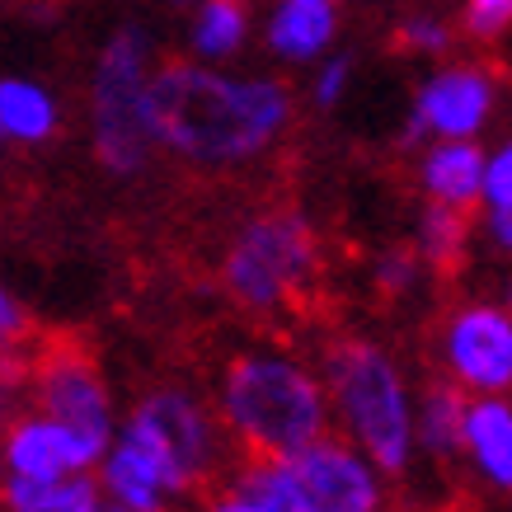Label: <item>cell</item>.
Listing matches in <instances>:
<instances>
[{
	"instance_id": "obj_24",
	"label": "cell",
	"mask_w": 512,
	"mask_h": 512,
	"mask_svg": "<svg viewBox=\"0 0 512 512\" xmlns=\"http://www.w3.org/2000/svg\"><path fill=\"white\" fill-rule=\"evenodd\" d=\"M512 29V0H466V33L480 43H494Z\"/></svg>"
},
{
	"instance_id": "obj_28",
	"label": "cell",
	"mask_w": 512,
	"mask_h": 512,
	"mask_svg": "<svg viewBox=\"0 0 512 512\" xmlns=\"http://www.w3.org/2000/svg\"><path fill=\"white\" fill-rule=\"evenodd\" d=\"M0 339H29V315L5 287H0Z\"/></svg>"
},
{
	"instance_id": "obj_31",
	"label": "cell",
	"mask_w": 512,
	"mask_h": 512,
	"mask_svg": "<svg viewBox=\"0 0 512 512\" xmlns=\"http://www.w3.org/2000/svg\"><path fill=\"white\" fill-rule=\"evenodd\" d=\"M10 428V390H0V433Z\"/></svg>"
},
{
	"instance_id": "obj_10",
	"label": "cell",
	"mask_w": 512,
	"mask_h": 512,
	"mask_svg": "<svg viewBox=\"0 0 512 512\" xmlns=\"http://www.w3.org/2000/svg\"><path fill=\"white\" fill-rule=\"evenodd\" d=\"M494 113V76L480 66H442L423 80L414 113L404 123V141H475Z\"/></svg>"
},
{
	"instance_id": "obj_26",
	"label": "cell",
	"mask_w": 512,
	"mask_h": 512,
	"mask_svg": "<svg viewBox=\"0 0 512 512\" xmlns=\"http://www.w3.org/2000/svg\"><path fill=\"white\" fill-rule=\"evenodd\" d=\"M395 38H400L404 47H414V52H447L451 29L442 24V19H433V15H409Z\"/></svg>"
},
{
	"instance_id": "obj_19",
	"label": "cell",
	"mask_w": 512,
	"mask_h": 512,
	"mask_svg": "<svg viewBox=\"0 0 512 512\" xmlns=\"http://www.w3.org/2000/svg\"><path fill=\"white\" fill-rule=\"evenodd\" d=\"M466 245H470V217L461 207H442V202H428V212L419 221V264H433V268H456L466 259Z\"/></svg>"
},
{
	"instance_id": "obj_9",
	"label": "cell",
	"mask_w": 512,
	"mask_h": 512,
	"mask_svg": "<svg viewBox=\"0 0 512 512\" xmlns=\"http://www.w3.org/2000/svg\"><path fill=\"white\" fill-rule=\"evenodd\" d=\"M306 512H386V475L339 433L315 437L311 447L287 456Z\"/></svg>"
},
{
	"instance_id": "obj_4",
	"label": "cell",
	"mask_w": 512,
	"mask_h": 512,
	"mask_svg": "<svg viewBox=\"0 0 512 512\" xmlns=\"http://www.w3.org/2000/svg\"><path fill=\"white\" fill-rule=\"evenodd\" d=\"M315 268H320V240L311 221L292 207H278V212H259L235 235L221 264V282L245 311L273 315L311 287Z\"/></svg>"
},
{
	"instance_id": "obj_17",
	"label": "cell",
	"mask_w": 512,
	"mask_h": 512,
	"mask_svg": "<svg viewBox=\"0 0 512 512\" xmlns=\"http://www.w3.org/2000/svg\"><path fill=\"white\" fill-rule=\"evenodd\" d=\"M0 127L5 137L47 141L57 132V104L33 80H0Z\"/></svg>"
},
{
	"instance_id": "obj_15",
	"label": "cell",
	"mask_w": 512,
	"mask_h": 512,
	"mask_svg": "<svg viewBox=\"0 0 512 512\" xmlns=\"http://www.w3.org/2000/svg\"><path fill=\"white\" fill-rule=\"evenodd\" d=\"M423 193L442 207H475L484 184V151L475 141H433L423 156Z\"/></svg>"
},
{
	"instance_id": "obj_34",
	"label": "cell",
	"mask_w": 512,
	"mask_h": 512,
	"mask_svg": "<svg viewBox=\"0 0 512 512\" xmlns=\"http://www.w3.org/2000/svg\"><path fill=\"white\" fill-rule=\"evenodd\" d=\"M0 141H5V127H0Z\"/></svg>"
},
{
	"instance_id": "obj_16",
	"label": "cell",
	"mask_w": 512,
	"mask_h": 512,
	"mask_svg": "<svg viewBox=\"0 0 512 512\" xmlns=\"http://www.w3.org/2000/svg\"><path fill=\"white\" fill-rule=\"evenodd\" d=\"M466 390H456L451 381H433L423 390V400L414 404V451L428 456H456L461 451V423H466Z\"/></svg>"
},
{
	"instance_id": "obj_36",
	"label": "cell",
	"mask_w": 512,
	"mask_h": 512,
	"mask_svg": "<svg viewBox=\"0 0 512 512\" xmlns=\"http://www.w3.org/2000/svg\"><path fill=\"white\" fill-rule=\"evenodd\" d=\"M0 480H5V470H0Z\"/></svg>"
},
{
	"instance_id": "obj_27",
	"label": "cell",
	"mask_w": 512,
	"mask_h": 512,
	"mask_svg": "<svg viewBox=\"0 0 512 512\" xmlns=\"http://www.w3.org/2000/svg\"><path fill=\"white\" fill-rule=\"evenodd\" d=\"M348 80H353V57H334V62L320 66V76H315V109L334 113L343 104V94H348Z\"/></svg>"
},
{
	"instance_id": "obj_22",
	"label": "cell",
	"mask_w": 512,
	"mask_h": 512,
	"mask_svg": "<svg viewBox=\"0 0 512 512\" xmlns=\"http://www.w3.org/2000/svg\"><path fill=\"white\" fill-rule=\"evenodd\" d=\"M52 489H57V480L5 475V480H0V508L5 512H52Z\"/></svg>"
},
{
	"instance_id": "obj_13",
	"label": "cell",
	"mask_w": 512,
	"mask_h": 512,
	"mask_svg": "<svg viewBox=\"0 0 512 512\" xmlns=\"http://www.w3.org/2000/svg\"><path fill=\"white\" fill-rule=\"evenodd\" d=\"M94 480L104 489V503L109 508H123V512H170L174 503V489L165 484L146 456H141L127 437L113 433L109 451L99 456V466H94Z\"/></svg>"
},
{
	"instance_id": "obj_35",
	"label": "cell",
	"mask_w": 512,
	"mask_h": 512,
	"mask_svg": "<svg viewBox=\"0 0 512 512\" xmlns=\"http://www.w3.org/2000/svg\"><path fill=\"white\" fill-rule=\"evenodd\" d=\"M231 5H245V0H231Z\"/></svg>"
},
{
	"instance_id": "obj_1",
	"label": "cell",
	"mask_w": 512,
	"mask_h": 512,
	"mask_svg": "<svg viewBox=\"0 0 512 512\" xmlns=\"http://www.w3.org/2000/svg\"><path fill=\"white\" fill-rule=\"evenodd\" d=\"M141 118L151 146L193 165H240L287 132L292 94L278 80H235L202 62H165L146 76Z\"/></svg>"
},
{
	"instance_id": "obj_32",
	"label": "cell",
	"mask_w": 512,
	"mask_h": 512,
	"mask_svg": "<svg viewBox=\"0 0 512 512\" xmlns=\"http://www.w3.org/2000/svg\"><path fill=\"white\" fill-rule=\"evenodd\" d=\"M508 311H512V292H508Z\"/></svg>"
},
{
	"instance_id": "obj_11",
	"label": "cell",
	"mask_w": 512,
	"mask_h": 512,
	"mask_svg": "<svg viewBox=\"0 0 512 512\" xmlns=\"http://www.w3.org/2000/svg\"><path fill=\"white\" fill-rule=\"evenodd\" d=\"M104 451H109L104 442L33 409V414L10 419V428L0 433V470L24 475V480H66V475L94 470Z\"/></svg>"
},
{
	"instance_id": "obj_14",
	"label": "cell",
	"mask_w": 512,
	"mask_h": 512,
	"mask_svg": "<svg viewBox=\"0 0 512 512\" xmlns=\"http://www.w3.org/2000/svg\"><path fill=\"white\" fill-rule=\"evenodd\" d=\"M339 38V0H278L268 15V52L282 62H315Z\"/></svg>"
},
{
	"instance_id": "obj_18",
	"label": "cell",
	"mask_w": 512,
	"mask_h": 512,
	"mask_svg": "<svg viewBox=\"0 0 512 512\" xmlns=\"http://www.w3.org/2000/svg\"><path fill=\"white\" fill-rule=\"evenodd\" d=\"M249 19L245 5H231V0H202L198 19H193V52L202 57V66L226 62L245 47Z\"/></svg>"
},
{
	"instance_id": "obj_29",
	"label": "cell",
	"mask_w": 512,
	"mask_h": 512,
	"mask_svg": "<svg viewBox=\"0 0 512 512\" xmlns=\"http://www.w3.org/2000/svg\"><path fill=\"white\" fill-rule=\"evenodd\" d=\"M202 512H259V508L235 484H221V489H212V494L202 498Z\"/></svg>"
},
{
	"instance_id": "obj_7",
	"label": "cell",
	"mask_w": 512,
	"mask_h": 512,
	"mask_svg": "<svg viewBox=\"0 0 512 512\" xmlns=\"http://www.w3.org/2000/svg\"><path fill=\"white\" fill-rule=\"evenodd\" d=\"M29 390L38 414L66 423V428H76V433L94 437L104 447L118 433L109 386H104V376L94 367V357L85 348H76V343H43V348H33Z\"/></svg>"
},
{
	"instance_id": "obj_5",
	"label": "cell",
	"mask_w": 512,
	"mask_h": 512,
	"mask_svg": "<svg viewBox=\"0 0 512 512\" xmlns=\"http://www.w3.org/2000/svg\"><path fill=\"white\" fill-rule=\"evenodd\" d=\"M118 437H127L165 475L174 498H188L226 466V433H221L217 414L193 390L179 386H160L141 395Z\"/></svg>"
},
{
	"instance_id": "obj_2",
	"label": "cell",
	"mask_w": 512,
	"mask_h": 512,
	"mask_svg": "<svg viewBox=\"0 0 512 512\" xmlns=\"http://www.w3.org/2000/svg\"><path fill=\"white\" fill-rule=\"evenodd\" d=\"M217 423L226 442L268 461H287L334 428L320 372L282 348H249L231 357L217 390Z\"/></svg>"
},
{
	"instance_id": "obj_25",
	"label": "cell",
	"mask_w": 512,
	"mask_h": 512,
	"mask_svg": "<svg viewBox=\"0 0 512 512\" xmlns=\"http://www.w3.org/2000/svg\"><path fill=\"white\" fill-rule=\"evenodd\" d=\"M480 202H484V207H508V202H512V141H503L494 156L484 160Z\"/></svg>"
},
{
	"instance_id": "obj_12",
	"label": "cell",
	"mask_w": 512,
	"mask_h": 512,
	"mask_svg": "<svg viewBox=\"0 0 512 512\" xmlns=\"http://www.w3.org/2000/svg\"><path fill=\"white\" fill-rule=\"evenodd\" d=\"M461 451L484 484L512 494V400L508 395H470L461 423Z\"/></svg>"
},
{
	"instance_id": "obj_8",
	"label": "cell",
	"mask_w": 512,
	"mask_h": 512,
	"mask_svg": "<svg viewBox=\"0 0 512 512\" xmlns=\"http://www.w3.org/2000/svg\"><path fill=\"white\" fill-rule=\"evenodd\" d=\"M437 357L456 390L512 395V311L489 301L451 311L437 339Z\"/></svg>"
},
{
	"instance_id": "obj_23",
	"label": "cell",
	"mask_w": 512,
	"mask_h": 512,
	"mask_svg": "<svg viewBox=\"0 0 512 512\" xmlns=\"http://www.w3.org/2000/svg\"><path fill=\"white\" fill-rule=\"evenodd\" d=\"M104 508H109V503H104V489L94 480V470L66 475V480H57V489H52V512H104Z\"/></svg>"
},
{
	"instance_id": "obj_3",
	"label": "cell",
	"mask_w": 512,
	"mask_h": 512,
	"mask_svg": "<svg viewBox=\"0 0 512 512\" xmlns=\"http://www.w3.org/2000/svg\"><path fill=\"white\" fill-rule=\"evenodd\" d=\"M320 386L343 442H353L386 480L404 475L414 461V400L400 362L372 339H339L325 348Z\"/></svg>"
},
{
	"instance_id": "obj_21",
	"label": "cell",
	"mask_w": 512,
	"mask_h": 512,
	"mask_svg": "<svg viewBox=\"0 0 512 512\" xmlns=\"http://www.w3.org/2000/svg\"><path fill=\"white\" fill-rule=\"evenodd\" d=\"M419 254L414 249H404V245H395V249H386L381 259L372 264V273H376V287L386 296H404V292H414V282H419Z\"/></svg>"
},
{
	"instance_id": "obj_33",
	"label": "cell",
	"mask_w": 512,
	"mask_h": 512,
	"mask_svg": "<svg viewBox=\"0 0 512 512\" xmlns=\"http://www.w3.org/2000/svg\"><path fill=\"white\" fill-rule=\"evenodd\" d=\"M104 512H123V508H104Z\"/></svg>"
},
{
	"instance_id": "obj_30",
	"label": "cell",
	"mask_w": 512,
	"mask_h": 512,
	"mask_svg": "<svg viewBox=\"0 0 512 512\" xmlns=\"http://www.w3.org/2000/svg\"><path fill=\"white\" fill-rule=\"evenodd\" d=\"M484 231H489V240H494L503 254H512V202H508V207H489Z\"/></svg>"
},
{
	"instance_id": "obj_6",
	"label": "cell",
	"mask_w": 512,
	"mask_h": 512,
	"mask_svg": "<svg viewBox=\"0 0 512 512\" xmlns=\"http://www.w3.org/2000/svg\"><path fill=\"white\" fill-rule=\"evenodd\" d=\"M146 33L127 24L109 38L99 71H94V151L113 174H137L151 156V132L141 118V90H146Z\"/></svg>"
},
{
	"instance_id": "obj_20",
	"label": "cell",
	"mask_w": 512,
	"mask_h": 512,
	"mask_svg": "<svg viewBox=\"0 0 512 512\" xmlns=\"http://www.w3.org/2000/svg\"><path fill=\"white\" fill-rule=\"evenodd\" d=\"M231 484L259 512H306L301 508V494H296V480H292V470H287V461L245 456V461H240V475H235Z\"/></svg>"
}]
</instances>
